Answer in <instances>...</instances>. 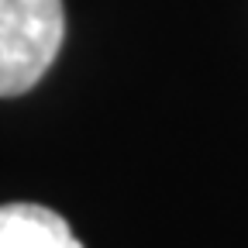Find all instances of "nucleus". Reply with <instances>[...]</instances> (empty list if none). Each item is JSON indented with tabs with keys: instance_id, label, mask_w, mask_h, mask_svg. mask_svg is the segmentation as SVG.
I'll use <instances>...</instances> for the list:
<instances>
[{
	"instance_id": "1",
	"label": "nucleus",
	"mask_w": 248,
	"mask_h": 248,
	"mask_svg": "<svg viewBox=\"0 0 248 248\" xmlns=\"http://www.w3.org/2000/svg\"><path fill=\"white\" fill-rule=\"evenodd\" d=\"M62 38V0H0V97L35 90L52 69Z\"/></svg>"
},
{
	"instance_id": "2",
	"label": "nucleus",
	"mask_w": 248,
	"mask_h": 248,
	"mask_svg": "<svg viewBox=\"0 0 248 248\" xmlns=\"http://www.w3.org/2000/svg\"><path fill=\"white\" fill-rule=\"evenodd\" d=\"M0 248H83L69 221L42 203L0 207Z\"/></svg>"
}]
</instances>
